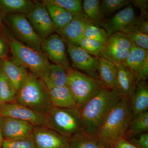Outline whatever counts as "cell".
Returning <instances> with one entry per match:
<instances>
[{"label":"cell","mask_w":148,"mask_h":148,"mask_svg":"<svg viewBox=\"0 0 148 148\" xmlns=\"http://www.w3.org/2000/svg\"><path fill=\"white\" fill-rule=\"evenodd\" d=\"M121 97L116 89L103 88L79 109L82 131L97 137L98 130L114 106Z\"/></svg>","instance_id":"6da1fadb"},{"label":"cell","mask_w":148,"mask_h":148,"mask_svg":"<svg viewBox=\"0 0 148 148\" xmlns=\"http://www.w3.org/2000/svg\"><path fill=\"white\" fill-rule=\"evenodd\" d=\"M133 118L131 98H122L114 106L99 128L97 137L106 148L124 139Z\"/></svg>","instance_id":"7a4b0ae2"},{"label":"cell","mask_w":148,"mask_h":148,"mask_svg":"<svg viewBox=\"0 0 148 148\" xmlns=\"http://www.w3.org/2000/svg\"><path fill=\"white\" fill-rule=\"evenodd\" d=\"M16 102L45 116L53 107L42 81L30 73L17 91Z\"/></svg>","instance_id":"3957f363"},{"label":"cell","mask_w":148,"mask_h":148,"mask_svg":"<svg viewBox=\"0 0 148 148\" xmlns=\"http://www.w3.org/2000/svg\"><path fill=\"white\" fill-rule=\"evenodd\" d=\"M4 32L5 39L8 43L14 59L29 70L31 73L40 78L51 64L42 51L18 41L9 30Z\"/></svg>","instance_id":"277c9868"},{"label":"cell","mask_w":148,"mask_h":148,"mask_svg":"<svg viewBox=\"0 0 148 148\" xmlns=\"http://www.w3.org/2000/svg\"><path fill=\"white\" fill-rule=\"evenodd\" d=\"M79 111L53 107L45 115V125L70 139L82 131Z\"/></svg>","instance_id":"5b68a950"},{"label":"cell","mask_w":148,"mask_h":148,"mask_svg":"<svg viewBox=\"0 0 148 148\" xmlns=\"http://www.w3.org/2000/svg\"><path fill=\"white\" fill-rule=\"evenodd\" d=\"M67 74V86L74 95L79 109L105 88L98 79L75 69H69Z\"/></svg>","instance_id":"8992f818"},{"label":"cell","mask_w":148,"mask_h":148,"mask_svg":"<svg viewBox=\"0 0 148 148\" xmlns=\"http://www.w3.org/2000/svg\"><path fill=\"white\" fill-rule=\"evenodd\" d=\"M5 21L12 34L17 40L36 50L42 51V40L36 34L26 15L5 14Z\"/></svg>","instance_id":"52a82bcc"},{"label":"cell","mask_w":148,"mask_h":148,"mask_svg":"<svg viewBox=\"0 0 148 148\" xmlns=\"http://www.w3.org/2000/svg\"><path fill=\"white\" fill-rule=\"evenodd\" d=\"M132 44L123 33H115L109 36L99 57L106 58L115 65H123L130 53Z\"/></svg>","instance_id":"ba28073f"},{"label":"cell","mask_w":148,"mask_h":148,"mask_svg":"<svg viewBox=\"0 0 148 148\" xmlns=\"http://www.w3.org/2000/svg\"><path fill=\"white\" fill-rule=\"evenodd\" d=\"M41 50L48 60L68 71L71 69L67 55V46L58 34H52L42 41Z\"/></svg>","instance_id":"9c48e42d"},{"label":"cell","mask_w":148,"mask_h":148,"mask_svg":"<svg viewBox=\"0 0 148 148\" xmlns=\"http://www.w3.org/2000/svg\"><path fill=\"white\" fill-rule=\"evenodd\" d=\"M34 7L26 15L36 34L42 41L55 32L52 20L45 5L42 2L34 1Z\"/></svg>","instance_id":"30bf717a"},{"label":"cell","mask_w":148,"mask_h":148,"mask_svg":"<svg viewBox=\"0 0 148 148\" xmlns=\"http://www.w3.org/2000/svg\"><path fill=\"white\" fill-rule=\"evenodd\" d=\"M66 46L67 53L71 58L72 66L84 72L88 75L98 80V57L87 53L78 46L68 44H66Z\"/></svg>","instance_id":"8fae6325"},{"label":"cell","mask_w":148,"mask_h":148,"mask_svg":"<svg viewBox=\"0 0 148 148\" xmlns=\"http://www.w3.org/2000/svg\"><path fill=\"white\" fill-rule=\"evenodd\" d=\"M32 138L36 148H69V139L45 125L34 126Z\"/></svg>","instance_id":"7c38bea8"},{"label":"cell","mask_w":148,"mask_h":148,"mask_svg":"<svg viewBox=\"0 0 148 148\" xmlns=\"http://www.w3.org/2000/svg\"><path fill=\"white\" fill-rule=\"evenodd\" d=\"M0 114L2 116L28 122L34 126L45 125V115L16 102L0 105Z\"/></svg>","instance_id":"4fadbf2b"},{"label":"cell","mask_w":148,"mask_h":148,"mask_svg":"<svg viewBox=\"0 0 148 148\" xmlns=\"http://www.w3.org/2000/svg\"><path fill=\"white\" fill-rule=\"evenodd\" d=\"M0 127L4 140H16L32 138L34 125L21 120L2 116Z\"/></svg>","instance_id":"5bb4252c"},{"label":"cell","mask_w":148,"mask_h":148,"mask_svg":"<svg viewBox=\"0 0 148 148\" xmlns=\"http://www.w3.org/2000/svg\"><path fill=\"white\" fill-rule=\"evenodd\" d=\"M123 65L134 75L137 81H146L148 76V50L132 43L130 53Z\"/></svg>","instance_id":"9a60e30c"},{"label":"cell","mask_w":148,"mask_h":148,"mask_svg":"<svg viewBox=\"0 0 148 148\" xmlns=\"http://www.w3.org/2000/svg\"><path fill=\"white\" fill-rule=\"evenodd\" d=\"M91 24H93L82 12L74 16L71 21L65 27L55 32L66 44L75 45L78 40L83 36L86 27Z\"/></svg>","instance_id":"2e32d148"},{"label":"cell","mask_w":148,"mask_h":148,"mask_svg":"<svg viewBox=\"0 0 148 148\" xmlns=\"http://www.w3.org/2000/svg\"><path fill=\"white\" fill-rule=\"evenodd\" d=\"M135 11L130 5L123 9L108 20H104L101 27L105 29L109 36L117 32L132 24L135 19Z\"/></svg>","instance_id":"e0dca14e"},{"label":"cell","mask_w":148,"mask_h":148,"mask_svg":"<svg viewBox=\"0 0 148 148\" xmlns=\"http://www.w3.org/2000/svg\"><path fill=\"white\" fill-rule=\"evenodd\" d=\"M1 69L17 92L28 76L27 69L13 58L4 59Z\"/></svg>","instance_id":"ac0fdd59"},{"label":"cell","mask_w":148,"mask_h":148,"mask_svg":"<svg viewBox=\"0 0 148 148\" xmlns=\"http://www.w3.org/2000/svg\"><path fill=\"white\" fill-rule=\"evenodd\" d=\"M117 78L116 90L121 98H132L138 82L134 75L123 65H116Z\"/></svg>","instance_id":"d6986e66"},{"label":"cell","mask_w":148,"mask_h":148,"mask_svg":"<svg viewBox=\"0 0 148 148\" xmlns=\"http://www.w3.org/2000/svg\"><path fill=\"white\" fill-rule=\"evenodd\" d=\"M98 58V80L103 87L111 89H116L117 78L116 65L103 57H99Z\"/></svg>","instance_id":"ffe728a7"},{"label":"cell","mask_w":148,"mask_h":148,"mask_svg":"<svg viewBox=\"0 0 148 148\" xmlns=\"http://www.w3.org/2000/svg\"><path fill=\"white\" fill-rule=\"evenodd\" d=\"M48 90L53 107L79 109L74 95L67 85L53 88Z\"/></svg>","instance_id":"44dd1931"},{"label":"cell","mask_w":148,"mask_h":148,"mask_svg":"<svg viewBox=\"0 0 148 148\" xmlns=\"http://www.w3.org/2000/svg\"><path fill=\"white\" fill-rule=\"evenodd\" d=\"M40 79L47 89L62 87L67 85V71L60 65L51 64Z\"/></svg>","instance_id":"7402d4cb"},{"label":"cell","mask_w":148,"mask_h":148,"mask_svg":"<svg viewBox=\"0 0 148 148\" xmlns=\"http://www.w3.org/2000/svg\"><path fill=\"white\" fill-rule=\"evenodd\" d=\"M41 2L49 14L55 31L64 28L73 19V16L71 14L56 3L53 0H44Z\"/></svg>","instance_id":"603a6c76"},{"label":"cell","mask_w":148,"mask_h":148,"mask_svg":"<svg viewBox=\"0 0 148 148\" xmlns=\"http://www.w3.org/2000/svg\"><path fill=\"white\" fill-rule=\"evenodd\" d=\"M131 102L133 117L148 111V86L146 81L137 82Z\"/></svg>","instance_id":"cb8c5ba5"},{"label":"cell","mask_w":148,"mask_h":148,"mask_svg":"<svg viewBox=\"0 0 148 148\" xmlns=\"http://www.w3.org/2000/svg\"><path fill=\"white\" fill-rule=\"evenodd\" d=\"M34 5V2L30 0H0V10L5 14L27 15Z\"/></svg>","instance_id":"d4e9b609"},{"label":"cell","mask_w":148,"mask_h":148,"mask_svg":"<svg viewBox=\"0 0 148 148\" xmlns=\"http://www.w3.org/2000/svg\"><path fill=\"white\" fill-rule=\"evenodd\" d=\"M69 148H106L97 137L80 131L69 139Z\"/></svg>","instance_id":"484cf974"},{"label":"cell","mask_w":148,"mask_h":148,"mask_svg":"<svg viewBox=\"0 0 148 148\" xmlns=\"http://www.w3.org/2000/svg\"><path fill=\"white\" fill-rule=\"evenodd\" d=\"M99 0H84L82 2L83 12L95 26L101 27L104 16Z\"/></svg>","instance_id":"4316f807"},{"label":"cell","mask_w":148,"mask_h":148,"mask_svg":"<svg viewBox=\"0 0 148 148\" xmlns=\"http://www.w3.org/2000/svg\"><path fill=\"white\" fill-rule=\"evenodd\" d=\"M17 91L10 81L1 68L0 69V103L1 105L16 102Z\"/></svg>","instance_id":"83f0119b"},{"label":"cell","mask_w":148,"mask_h":148,"mask_svg":"<svg viewBox=\"0 0 148 148\" xmlns=\"http://www.w3.org/2000/svg\"><path fill=\"white\" fill-rule=\"evenodd\" d=\"M148 131V111H147L133 117L124 139L127 140Z\"/></svg>","instance_id":"f1b7e54d"},{"label":"cell","mask_w":148,"mask_h":148,"mask_svg":"<svg viewBox=\"0 0 148 148\" xmlns=\"http://www.w3.org/2000/svg\"><path fill=\"white\" fill-rule=\"evenodd\" d=\"M120 32L124 34L131 42L144 49H148V35L140 32L136 27L130 24Z\"/></svg>","instance_id":"f546056e"},{"label":"cell","mask_w":148,"mask_h":148,"mask_svg":"<svg viewBox=\"0 0 148 148\" xmlns=\"http://www.w3.org/2000/svg\"><path fill=\"white\" fill-rule=\"evenodd\" d=\"M109 36L105 29L93 24L86 27L83 34V37L94 40L103 45L107 42Z\"/></svg>","instance_id":"4dcf8cb0"},{"label":"cell","mask_w":148,"mask_h":148,"mask_svg":"<svg viewBox=\"0 0 148 148\" xmlns=\"http://www.w3.org/2000/svg\"><path fill=\"white\" fill-rule=\"evenodd\" d=\"M75 45L90 55L97 57L100 56L104 46L98 42L83 36L78 40Z\"/></svg>","instance_id":"1f68e13d"},{"label":"cell","mask_w":148,"mask_h":148,"mask_svg":"<svg viewBox=\"0 0 148 148\" xmlns=\"http://www.w3.org/2000/svg\"><path fill=\"white\" fill-rule=\"evenodd\" d=\"M131 3V0H103L101 2V7L105 16L128 6Z\"/></svg>","instance_id":"d6a6232c"},{"label":"cell","mask_w":148,"mask_h":148,"mask_svg":"<svg viewBox=\"0 0 148 148\" xmlns=\"http://www.w3.org/2000/svg\"><path fill=\"white\" fill-rule=\"evenodd\" d=\"M56 3L68 11L73 16L82 13V2L81 0H53Z\"/></svg>","instance_id":"836d02e7"},{"label":"cell","mask_w":148,"mask_h":148,"mask_svg":"<svg viewBox=\"0 0 148 148\" xmlns=\"http://www.w3.org/2000/svg\"><path fill=\"white\" fill-rule=\"evenodd\" d=\"M1 148H36L32 137L28 139L3 140Z\"/></svg>","instance_id":"e575fe53"},{"label":"cell","mask_w":148,"mask_h":148,"mask_svg":"<svg viewBox=\"0 0 148 148\" xmlns=\"http://www.w3.org/2000/svg\"><path fill=\"white\" fill-rule=\"evenodd\" d=\"M139 148H148V132L135 135L126 140Z\"/></svg>","instance_id":"d590c367"},{"label":"cell","mask_w":148,"mask_h":148,"mask_svg":"<svg viewBox=\"0 0 148 148\" xmlns=\"http://www.w3.org/2000/svg\"><path fill=\"white\" fill-rule=\"evenodd\" d=\"M131 3L140 10V16L148 19V0H132Z\"/></svg>","instance_id":"8d00e7d4"},{"label":"cell","mask_w":148,"mask_h":148,"mask_svg":"<svg viewBox=\"0 0 148 148\" xmlns=\"http://www.w3.org/2000/svg\"><path fill=\"white\" fill-rule=\"evenodd\" d=\"M131 25L136 27L142 33L148 34V19L143 18L140 16L136 17Z\"/></svg>","instance_id":"74e56055"},{"label":"cell","mask_w":148,"mask_h":148,"mask_svg":"<svg viewBox=\"0 0 148 148\" xmlns=\"http://www.w3.org/2000/svg\"><path fill=\"white\" fill-rule=\"evenodd\" d=\"M110 147L112 148H139L123 138L117 140L116 141L112 144Z\"/></svg>","instance_id":"f35d334b"},{"label":"cell","mask_w":148,"mask_h":148,"mask_svg":"<svg viewBox=\"0 0 148 148\" xmlns=\"http://www.w3.org/2000/svg\"><path fill=\"white\" fill-rule=\"evenodd\" d=\"M10 47L5 39L0 37V58L4 59L8 55Z\"/></svg>","instance_id":"ab89813d"},{"label":"cell","mask_w":148,"mask_h":148,"mask_svg":"<svg viewBox=\"0 0 148 148\" xmlns=\"http://www.w3.org/2000/svg\"><path fill=\"white\" fill-rule=\"evenodd\" d=\"M5 14L3 13L0 10V28H1L3 23L5 21Z\"/></svg>","instance_id":"60d3db41"},{"label":"cell","mask_w":148,"mask_h":148,"mask_svg":"<svg viewBox=\"0 0 148 148\" xmlns=\"http://www.w3.org/2000/svg\"><path fill=\"white\" fill-rule=\"evenodd\" d=\"M1 115L0 114V121H1ZM2 135L1 131V127H0V148H1L2 145V143L3 141Z\"/></svg>","instance_id":"b9f144b4"},{"label":"cell","mask_w":148,"mask_h":148,"mask_svg":"<svg viewBox=\"0 0 148 148\" xmlns=\"http://www.w3.org/2000/svg\"><path fill=\"white\" fill-rule=\"evenodd\" d=\"M4 59H2V58H0V69L1 68L2 66L3 63V61Z\"/></svg>","instance_id":"7bdbcfd3"},{"label":"cell","mask_w":148,"mask_h":148,"mask_svg":"<svg viewBox=\"0 0 148 148\" xmlns=\"http://www.w3.org/2000/svg\"><path fill=\"white\" fill-rule=\"evenodd\" d=\"M110 148H112V147H110Z\"/></svg>","instance_id":"ee69618b"},{"label":"cell","mask_w":148,"mask_h":148,"mask_svg":"<svg viewBox=\"0 0 148 148\" xmlns=\"http://www.w3.org/2000/svg\"><path fill=\"white\" fill-rule=\"evenodd\" d=\"M0 105H1V103H0Z\"/></svg>","instance_id":"f6af8a7d"}]
</instances>
